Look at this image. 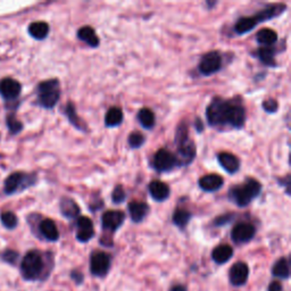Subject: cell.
Segmentation results:
<instances>
[{
    "label": "cell",
    "mask_w": 291,
    "mask_h": 291,
    "mask_svg": "<svg viewBox=\"0 0 291 291\" xmlns=\"http://www.w3.org/2000/svg\"><path fill=\"white\" fill-rule=\"evenodd\" d=\"M71 278L72 280H74L75 282H77V284H81L83 282V274L79 271H73L71 273Z\"/></svg>",
    "instance_id": "cell-39"
},
{
    "label": "cell",
    "mask_w": 291,
    "mask_h": 291,
    "mask_svg": "<svg viewBox=\"0 0 291 291\" xmlns=\"http://www.w3.org/2000/svg\"><path fill=\"white\" fill-rule=\"evenodd\" d=\"M152 164L153 168L159 173H168V172L173 171L176 168H180L176 156L165 148H161L154 154Z\"/></svg>",
    "instance_id": "cell-8"
},
{
    "label": "cell",
    "mask_w": 291,
    "mask_h": 291,
    "mask_svg": "<svg viewBox=\"0 0 291 291\" xmlns=\"http://www.w3.org/2000/svg\"><path fill=\"white\" fill-rule=\"evenodd\" d=\"M196 125H197V131L202 132L203 131V123H202L201 120H199V118H197V120H196Z\"/></svg>",
    "instance_id": "cell-42"
},
{
    "label": "cell",
    "mask_w": 291,
    "mask_h": 291,
    "mask_svg": "<svg viewBox=\"0 0 291 291\" xmlns=\"http://www.w3.org/2000/svg\"><path fill=\"white\" fill-rule=\"evenodd\" d=\"M111 256L104 251H95L90 256V272L97 278L107 276L111 268Z\"/></svg>",
    "instance_id": "cell-10"
},
{
    "label": "cell",
    "mask_w": 291,
    "mask_h": 291,
    "mask_svg": "<svg viewBox=\"0 0 291 291\" xmlns=\"http://www.w3.org/2000/svg\"><path fill=\"white\" fill-rule=\"evenodd\" d=\"M256 234V228L250 223L241 222L234 225V228L231 231V238L233 242L238 245L247 244L249 242Z\"/></svg>",
    "instance_id": "cell-12"
},
{
    "label": "cell",
    "mask_w": 291,
    "mask_h": 291,
    "mask_svg": "<svg viewBox=\"0 0 291 291\" xmlns=\"http://www.w3.org/2000/svg\"><path fill=\"white\" fill-rule=\"evenodd\" d=\"M256 40L262 47L273 46L278 41V33L271 29H262L256 34Z\"/></svg>",
    "instance_id": "cell-29"
},
{
    "label": "cell",
    "mask_w": 291,
    "mask_h": 291,
    "mask_svg": "<svg viewBox=\"0 0 291 291\" xmlns=\"http://www.w3.org/2000/svg\"><path fill=\"white\" fill-rule=\"evenodd\" d=\"M0 258H2V261H4L5 263L9 264V265H15V264L19 261L20 254L17 251H15L13 249H6L2 252Z\"/></svg>",
    "instance_id": "cell-35"
},
{
    "label": "cell",
    "mask_w": 291,
    "mask_h": 291,
    "mask_svg": "<svg viewBox=\"0 0 291 291\" xmlns=\"http://www.w3.org/2000/svg\"><path fill=\"white\" fill-rule=\"evenodd\" d=\"M272 274L273 277L288 280L290 277V263L288 261V258L282 257L274 264L272 267Z\"/></svg>",
    "instance_id": "cell-28"
},
{
    "label": "cell",
    "mask_w": 291,
    "mask_h": 291,
    "mask_svg": "<svg viewBox=\"0 0 291 291\" xmlns=\"http://www.w3.org/2000/svg\"><path fill=\"white\" fill-rule=\"evenodd\" d=\"M248 277H249V268H248L246 263L237 262L231 266L229 272V279L231 284L234 285V287L245 285L248 281Z\"/></svg>",
    "instance_id": "cell-14"
},
{
    "label": "cell",
    "mask_w": 291,
    "mask_h": 291,
    "mask_svg": "<svg viewBox=\"0 0 291 291\" xmlns=\"http://www.w3.org/2000/svg\"><path fill=\"white\" fill-rule=\"evenodd\" d=\"M38 182L35 173H26V172H13L4 181V193L7 196L17 195L33 187Z\"/></svg>",
    "instance_id": "cell-7"
},
{
    "label": "cell",
    "mask_w": 291,
    "mask_h": 291,
    "mask_svg": "<svg viewBox=\"0 0 291 291\" xmlns=\"http://www.w3.org/2000/svg\"><path fill=\"white\" fill-rule=\"evenodd\" d=\"M6 125L8 128V131L10 134H13V136H16V134H19L20 132H22L23 130V123L19 121L17 118L14 114H9L6 117Z\"/></svg>",
    "instance_id": "cell-33"
},
{
    "label": "cell",
    "mask_w": 291,
    "mask_h": 291,
    "mask_svg": "<svg viewBox=\"0 0 291 291\" xmlns=\"http://www.w3.org/2000/svg\"><path fill=\"white\" fill-rule=\"evenodd\" d=\"M263 110L265 111L268 114H273V113H277L279 108V104L276 99H267L262 104Z\"/></svg>",
    "instance_id": "cell-37"
},
{
    "label": "cell",
    "mask_w": 291,
    "mask_h": 291,
    "mask_svg": "<svg viewBox=\"0 0 291 291\" xmlns=\"http://www.w3.org/2000/svg\"><path fill=\"white\" fill-rule=\"evenodd\" d=\"M50 252H41L40 250H30L24 255L21 262V274L26 281H37L46 278L50 272L48 263L51 261Z\"/></svg>",
    "instance_id": "cell-2"
},
{
    "label": "cell",
    "mask_w": 291,
    "mask_h": 291,
    "mask_svg": "<svg viewBox=\"0 0 291 291\" xmlns=\"http://www.w3.org/2000/svg\"><path fill=\"white\" fill-rule=\"evenodd\" d=\"M61 83L57 79L45 80L37 87V104L45 110H52L61 99Z\"/></svg>",
    "instance_id": "cell-6"
},
{
    "label": "cell",
    "mask_w": 291,
    "mask_h": 291,
    "mask_svg": "<svg viewBox=\"0 0 291 291\" xmlns=\"http://www.w3.org/2000/svg\"><path fill=\"white\" fill-rule=\"evenodd\" d=\"M191 216H192L191 213L189 211H187V209L177 208L174 212L173 216H172V221H173V223L177 226V228L183 230V229H186L188 223L190 222Z\"/></svg>",
    "instance_id": "cell-31"
},
{
    "label": "cell",
    "mask_w": 291,
    "mask_h": 291,
    "mask_svg": "<svg viewBox=\"0 0 291 291\" xmlns=\"http://www.w3.org/2000/svg\"><path fill=\"white\" fill-rule=\"evenodd\" d=\"M175 143L177 148L176 158L179 160L180 166L190 165L196 158L197 149L193 140L189 138V126L186 121L181 122L180 125L177 126Z\"/></svg>",
    "instance_id": "cell-4"
},
{
    "label": "cell",
    "mask_w": 291,
    "mask_h": 291,
    "mask_svg": "<svg viewBox=\"0 0 291 291\" xmlns=\"http://www.w3.org/2000/svg\"><path fill=\"white\" fill-rule=\"evenodd\" d=\"M138 121L140 124H141L142 128L150 130V129H153L156 124L154 112L149 108H141L138 113Z\"/></svg>",
    "instance_id": "cell-30"
},
{
    "label": "cell",
    "mask_w": 291,
    "mask_h": 291,
    "mask_svg": "<svg viewBox=\"0 0 291 291\" xmlns=\"http://www.w3.org/2000/svg\"><path fill=\"white\" fill-rule=\"evenodd\" d=\"M78 38L81 41L85 42L88 46L93 48H97L100 44L98 35H97L96 31L91 26H82V28H80V30L78 31Z\"/></svg>",
    "instance_id": "cell-24"
},
{
    "label": "cell",
    "mask_w": 291,
    "mask_h": 291,
    "mask_svg": "<svg viewBox=\"0 0 291 291\" xmlns=\"http://www.w3.org/2000/svg\"><path fill=\"white\" fill-rule=\"evenodd\" d=\"M124 221H125V213L121 211H107L101 217L102 229L114 233L121 228Z\"/></svg>",
    "instance_id": "cell-13"
},
{
    "label": "cell",
    "mask_w": 291,
    "mask_h": 291,
    "mask_svg": "<svg viewBox=\"0 0 291 291\" xmlns=\"http://www.w3.org/2000/svg\"><path fill=\"white\" fill-rule=\"evenodd\" d=\"M262 185L260 181L252 177H248L242 185L234 186L230 190V199L237 206L246 207L262 192Z\"/></svg>",
    "instance_id": "cell-5"
},
{
    "label": "cell",
    "mask_w": 291,
    "mask_h": 291,
    "mask_svg": "<svg viewBox=\"0 0 291 291\" xmlns=\"http://www.w3.org/2000/svg\"><path fill=\"white\" fill-rule=\"evenodd\" d=\"M267 291H283L282 285L278 281H272L271 283L268 284V289Z\"/></svg>",
    "instance_id": "cell-40"
},
{
    "label": "cell",
    "mask_w": 291,
    "mask_h": 291,
    "mask_svg": "<svg viewBox=\"0 0 291 291\" xmlns=\"http://www.w3.org/2000/svg\"><path fill=\"white\" fill-rule=\"evenodd\" d=\"M64 113H65V115L68 118L69 123H71L75 129H78V130H80V131H84V132L88 131L87 124H85L79 117L78 113H77V110H75V106H74L73 102H71V101L67 102L66 106H65V108H64Z\"/></svg>",
    "instance_id": "cell-22"
},
{
    "label": "cell",
    "mask_w": 291,
    "mask_h": 291,
    "mask_svg": "<svg viewBox=\"0 0 291 291\" xmlns=\"http://www.w3.org/2000/svg\"><path fill=\"white\" fill-rule=\"evenodd\" d=\"M217 160L224 171L230 174H234L240 169V160L235 155L231 153H221L217 155Z\"/></svg>",
    "instance_id": "cell-18"
},
{
    "label": "cell",
    "mask_w": 291,
    "mask_h": 291,
    "mask_svg": "<svg viewBox=\"0 0 291 291\" xmlns=\"http://www.w3.org/2000/svg\"><path fill=\"white\" fill-rule=\"evenodd\" d=\"M39 234L47 241L55 242L59 239V231L56 223L50 219H42L38 225Z\"/></svg>",
    "instance_id": "cell-16"
},
{
    "label": "cell",
    "mask_w": 291,
    "mask_h": 291,
    "mask_svg": "<svg viewBox=\"0 0 291 291\" xmlns=\"http://www.w3.org/2000/svg\"><path fill=\"white\" fill-rule=\"evenodd\" d=\"M223 65V58L220 51H209L202 57L198 64V71L205 77H209L221 71Z\"/></svg>",
    "instance_id": "cell-9"
},
{
    "label": "cell",
    "mask_w": 291,
    "mask_h": 291,
    "mask_svg": "<svg viewBox=\"0 0 291 291\" xmlns=\"http://www.w3.org/2000/svg\"><path fill=\"white\" fill-rule=\"evenodd\" d=\"M233 217H234V214H231V213L221 215V216L215 219L214 225H215V226H223V225H225V224L230 223L231 221L233 220Z\"/></svg>",
    "instance_id": "cell-38"
},
{
    "label": "cell",
    "mask_w": 291,
    "mask_h": 291,
    "mask_svg": "<svg viewBox=\"0 0 291 291\" xmlns=\"http://www.w3.org/2000/svg\"><path fill=\"white\" fill-rule=\"evenodd\" d=\"M232 256H233V249L232 247L229 245H220L216 248H214V250L212 252L213 261L219 264V265L228 263L231 258H232Z\"/></svg>",
    "instance_id": "cell-23"
},
{
    "label": "cell",
    "mask_w": 291,
    "mask_h": 291,
    "mask_svg": "<svg viewBox=\"0 0 291 291\" xmlns=\"http://www.w3.org/2000/svg\"><path fill=\"white\" fill-rule=\"evenodd\" d=\"M22 93V84L17 80L5 78L0 80V97L7 102H14Z\"/></svg>",
    "instance_id": "cell-11"
},
{
    "label": "cell",
    "mask_w": 291,
    "mask_h": 291,
    "mask_svg": "<svg viewBox=\"0 0 291 291\" xmlns=\"http://www.w3.org/2000/svg\"><path fill=\"white\" fill-rule=\"evenodd\" d=\"M206 118L216 129H241L246 123V107L239 97L231 99L215 98L207 106Z\"/></svg>",
    "instance_id": "cell-1"
},
{
    "label": "cell",
    "mask_w": 291,
    "mask_h": 291,
    "mask_svg": "<svg viewBox=\"0 0 291 291\" xmlns=\"http://www.w3.org/2000/svg\"><path fill=\"white\" fill-rule=\"evenodd\" d=\"M123 112L120 107H111L105 115V125L107 128H115L123 122Z\"/></svg>",
    "instance_id": "cell-27"
},
{
    "label": "cell",
    "mask_w": 291,
    "mask_h": 291,
    "mask_svg": "<svg viewBox=\"0 0 291 291\" xmlns=\"http://www.w3.org/2000/svg\"><path fill=\"white\" fill-rule=\"evenodd\" d=\"M171 291H187V288L185 287V285H174V287H172Z\"/></svg>",
    "instance_id": "cell-41"
},
{
    "label": "cell",
    "mask_w": 291,
    "mask_h": 291,
    "mask_svg": "<svg viewBox=\"0 0 291 291\" xmlns=\"http://www.w3.org/2000/svg\"><path fill=\"white\" fill-rule=\"evenodd\" d=\"M149 193L154 201L165 202L171 195V189L165 182L154 180L149 185Z\"/></svg>",
    "instance_id": "cell-17"
},
{
    "label": "cell",
    "mask_w": 291,
    "mask_h": 291,
    "mask_svg": "<svg viewBox=\"0 0 291 291\" xmlns=\"http://www.w3.org/2000/svg\"><path fill=\"white\" fill-rule=\"evenodd\" d=\"M59 208H61V213L64 217L67 220L77 219L80 214V207L79 205L75 203L74 199L64 197L59 202Z\"/></svg>",
    "instance_id": "cell-21"
},
{
    "label": "cell",
    "mask_w": 291,
    "mask_h": 291,
    "mask_svg": "<svg viewBox=\"0 0 291 291\" xmlns=\"http://www.w3.org/2000/svg\"><path fill=\"white\" fill-rule=\"evenodd\" d=\"M0 222L7 230H14L19 225V219L15 213L6 211L0 214Z\"/></svg>",
    "instance_id": "cell-32"
},
{
    "label": "cell",
    "mask_w": 291,
    "mask_h": 291,
    "mask_svg": "<svg viewBox=\"0 0 291 291\" xmlns=\"http://www.w3.org/2000/svg\"><path fill=\"white\" fill-rule=\"evenodd\" d=\"M129 146L132 149H138L140 147H142L143 143L146 142V138L142 133L140 132H132L130 136H129Z\"/></svg>",
    "instance_id": "cell-34"
},
{
    "label": "cell",
    "mask_w": 291,
    "mask_h": 291,
    "mask_svg": "<svg viewBox=\"0 0 291 291\" xmlns=\"http://www.w3.org/2000/svg\"><path fill=\"white\" fill-rule=\"evenodd\" d=\"M149 212L148 204L143 202H131L129 203V214L134 223H140L147 216Z\"/></svg>",
    "instance_id": "cell-20"
},
{
    "label": "cell",
    "mask_w": 291,
    "mask_h": 291,
    "mask_svg": "<svg viewBox=\"0 0 291 291\" xmlns=\"http://www.w3.org/2000/svg\"><path fill=\"white\" fill-rule=\"evenodd\" d=\"M49 25L46 22H42V21L31 23L28 28L29 34L35 40H45L49 34Z\"/></svg>",
    "instance_id": "cell-26"
},
{
    "label": "cell",
    "mask_w": 291,
    "mask_h": 291,
    "mask_svg": "<svg viewBox=\"0 0 291 291\" xmlns=\"http://www.w3.org/2000/svg\"><path fill=\"white\" fill-rule=\"evenodd\" d=\"M285 9H287V6H285L284 4L268 5L267 7L262 9L261 12L251 16H247V17H241L238 22L234 24V32L238 35L246 34L254 28H256L258 24L266 22V21H269L274 17H278V16L285 12Z\"/></svg>",
    "instance_id": "cell-3"
},
{
    "label": "cell",
    "mask_w": 291,
    "mask_h": 291,
    "mask_svg": "<svg viewBox=\"0 0 291 291\" xmlns=\"http://www.w3.org/2000/svg\"><path fill=\"white\" fill-rule=\"evenodd\" d=\"M260 61L262 62V64H264L265 66H269L273 67L277 65L276 62V50H274L273 46L269 47H260L256 51L255 55Z\"/></svg>",
    "instance_id": "cell-25"
},
{
    "label": "cell",
    "mask_w": 291,
    "mask_h": 291,
    "mask_svg": "<svg viewBox=\"0 0 291 291\" xmlns=\"http://www.w3.org/2000/svg\"><path fill=\"white\" fill-rule=\"evenodd\" d=\"M224 185L223 177L219 174H207L199 179V187L204 191L214 192L220 190Z\"/></svg>",
    "instance_id": "cell-19"
},
{
    "label": "cell",
    "mask_w": 291,
    "mask_h": 291,
    "mask_svg": "<svg viewBox=\"0 0 291 291\" xmlns=\"http://www.w3.org/2000/svg\"><path fill=\"white\" fill-rule=\"evenodd\" d=\"M95 237L94 223L88 216H81L77 221V239L80 242H88Z\"/></svg>",
    "instance_id": "cell-15"
},
{
    "label": "cell",
    "mask_w": 291,
    "mask_h": 291,
    "mask_svg": "<svg viewBox=\"0 0 291 291\" xmlns=\"http://www.w3.org/2000/svg\"><path fill=\"white\" fill-rule=\"evenodd\" d=\"M112 199L114 204H122L126 199V192L124 191L122 186H116L112 193Z\"/></svg>",
    "instance_id": "cell-36"
}]
</instances>
